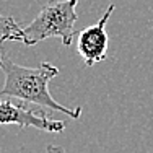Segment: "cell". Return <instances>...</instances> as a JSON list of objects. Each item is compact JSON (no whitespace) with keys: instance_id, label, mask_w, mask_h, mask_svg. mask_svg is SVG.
Instances as JSON below:
<instances>
[{"instance_id":"cell-1","label":"cell","mask_w":153,"mask_h":153,"mask_svg":"<svg viewBox=\"0 0 153 153\" xmlns=\"http://www.w3.org/2000/svg\"><path fill=\"white\" fill-rule=\"evenodd\" d=\"M0 70L5 76L0 98H16L49 111L64 112L72 119H78L82 116V108H67L57 103L49 93V82L59 75V68L56 65L41 62L38 67H25L13 62L8 52L0 47Z\"/></svg>"},{"instance_id":"cell-2","label":"cell","mask_w":153,"mask_h":153,"mask_svg":"<svg viewBox=\"0 0 153 153\" xmlns=\"http://www.w3.org/2000/svg\"><path fill=\"white\" fill-rule=\"evenodd\" d=\"M78 0H49L36 18L26 26H21L20 42L33 47L49 38H59L62 44L68 47L74 42Z\"/></svg>"},{"instance_id":"cell-3","label":"cell","mask_w":153,"mask_h":153,"mask_svg":"<svg viewBox=\"0 0 153 153\" xmlns=\"http://www.w3.org/2000/svg\"><path fill=\"white\" fill-rule=\"evenodd\" d=\"M116 10V5H111L106 8L104 15L100 18L91 26L83 28L82 31L76 33V51L80 57L83 59L86 67H93L94 64L104 60L108 56V33H106V25L111 18L112 12Z\"/></svg>"},{"instance_id":"cell-4","label":"cell","mask_w":153,"mask_h":153,"mask_svg":"<svg viewBox=\"0 0 153 153\" xmlns=\"http://www.w3.org/2000/svg\"><path fill=\"white\" fill-rule=\"evenodd\" d=\"M18 126V127H33L44 132H62L65 129L64 121H54L46 116L38 114L36 111L21 106V104H13L10 100L0 98V126Z\"/></svg>"},{"instance_id":"cell-5","label":"cell","mask_w":153,"mask_h":153,"mask_svg":"<svg viewBox=\"0 0 153 153\" xmlns=\"http://www.w3.org/2000/svg\"><path fill=\"white\" fill-rule=\"evenodd\" d=\"M21 26L13 16H5L0 13V46L5 41H20Z\"/></svg>"},{"instance_id":"cell-6","label":"cell","mask_w":153,"mask_h":153,"mask_svg":"<svg viewBox=\"0 0 153 153\" xmlns=\"http://www.w3.org/2000/svg\"><path fill=\"white\" fill-rule=\"evenodd\" d=\"M44 153H64V148L57 147V145H47Z\"/></svg>"}]
</instances>
